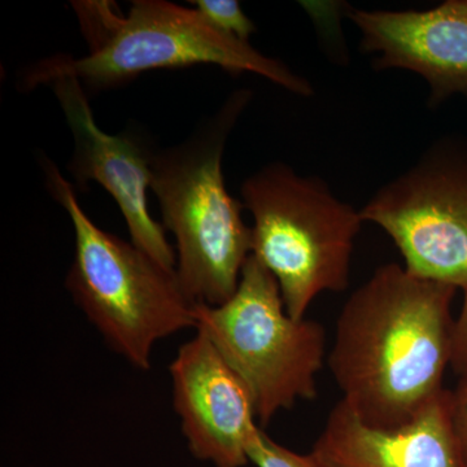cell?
Wrapping results in <instances>:
<instances>
[{"label":"cell","instance_id":"7a4b0ae2","mask_svg":"<svg viewBox=\"0 0 467 467\" xmlns=\"http://www.w3.org/2000/svg\"><path fill=\"white\" fill-rule=\"evenodd\" d=\"M248 100L250 92H235L190 140L152 156L150 190L174 235L178 281L201 306L229 300L252 254L244 205L227 192L223 171L227 137Z\"/></svg>","mask_w":467,"mask_h":467},{"label":"cell","instance_id":"ba28073f","mask_svg":"<svg viewBox=\"0 0 467 467\" xmlns=\"http://www.w3.org/2000/svg\"><path fill=\"white\" fill-rule=\"evenodd\" d=\"M51 86L75 140L67 165L70 174L79 186L101 184L119 205L131 243L175 272V251L164 226L153 220L147 207L155 150L134 131L112 135L101 130L92 115L88 91L78 79L64 77Z\"/></svg>","mask_w":467,"mask_h":467},{"label":"cell","instance_id":"8fae6325","mask_svg":"<svg viewBox=\"0 0 467 467\" xmlns=\"http://www.w3.org/2000/svg\"><path fill=\"white\" fill-rule=\"evenodd\" d=\"M310 454L321 467H467L447 389L410 423L393 430L367 425L337 401Z\"/></svg>","mask_w":467,"mask_h":467},{"label":"cell","instance_id":"277c9868","mask_svg":"<svg viewBox=\"0 0 467 467\" xmlns=\"http://www.w3.org/2000/svg\"><path fill=\"white\" fill-rule=\"evenodd\" d=\"M252 220V254L275 276L285 310L306 318L322 292L348 288L359 211L318 177L270 162L241 187Z\"/></svg>","mask_w":467,"mask_h":467},{"label":"cell","instance_id":"52a82bcc","mask_svg":"<svg viewBox=\"0 0 467 467\" xmlns=\"http://www.w3.org/2000/svg\"><path fill=\"white\" fill-rule=\"evenodd\" d=\"M382 227L410 275L467 290V155L438 144L359 211Z\"/></svg>","mask_w":467,"mask_h":467},{"label":"cell","instance_id":"6da1fadb","mask_svg":"<svg viewBox=\"0 0 467 467\" xmlns=\"http://www.w3.org/2000/svg\"><path fill=\"white\" fill-rule=\"evenodd\" d=\"M456 292L389 263L346 301L327 364L342 400L367 425H408L444 392Z\"/></svg>","mask_w":467,"mask_h":467},{"label":"cell","instance_id":"8992f818","mask_svg":"<svg viewBox=\"0 0 467 467\" xmlns=\"http://www.w3.org/2000/svg\"><path fill=\"white\" fill-rule=\"evenodd\" d=\"M196 324L247 384L263 429L279 411L317 398L325 327L288 315L275 276L254 254L229 300L217 306L198 304Z\"/></svg>","mask_w":467,"mask_h":467},{"label":"cell","instance_id":"30bf717a","mask_svg":"<svg viewBox=\"0 0 467 467\" xmlns=\"http://www.w3.org/2000/svg\"><path fill=\"white\" fill-rule=\"evenodd\" d=\"M359 47L376 55L377 69H404L425 78L430 104L467 95V0L426 11L352 9Z\"/></svg>","mask_w":467,"mask_h":467},{"label":"cell","instance_id":"2e32d148","mask_svg":"<svg viewBox=\"0 0 467 467\" xmlns=\"http://www.w3.org/2000/svg\"><path fill=\"white\" fill-rule=\"evenodd\" d=\"M451 413L467 459V379H460L456 389H451Z\"/></svg>","mask_w":467,"mask_h":467},{"label":"cell","instance_id":"4fadbf2b","mask_svg":"<svg viewBox=\"0 0 467 467\" xmlns=\"http://www.w3.org/2000/svg\"><path fill=\"white\" fill-rule=\"evenodd\" d=\"M192 5L214 29L232 38L250 42L256 32V26L236 0H193Z\"/></svg>","mask_w":467,"mask_h":467},{"label":"cell","instance_id":"5bb4252c","mask_svg":"<svg viewBox=\"0 0 467 467\" xmlns=\"http://www.w3.org/2000/svg\"><path fill=\"white\" fill-rule=\"evenodd\" d=\"M248 457L256 467H321L312 454L297 453L284 447L261 427L252 439Z\"/></svg>","mask_w":467,"mask_h":467},{"label":"cell","instance_id":"5b68a950","mask_svg":"<svg viewBox=\"0 0 467 467\" xmlns=\"http://www.w3.org/2000/svg\"><path fill=\"white\" fill-rule=\"evenodd\" d=\"M217 66L230 73H254L285 90L310 97L313 86L290 67L261 54L250 42L218 32L195 8L165 0H134L115 33L86 57L43 58L26 70L20 88L30 91L64 77L86 91H103L158 69Z\"/></svg>","mask_w":467,"mask_h":467},{"label":"cell","instance_id":"9a60e30c","mask_svg":"<svg viewBox=\"0 0 467 467\" xmlns=\"http://www.w3.org/2000/svg\"><path fill=\"white\" fill-rule=\"evenodd\" d=\"M459 317L454 318L451 368L460 379H467V290Z\"/></svg>","mask_w":467,"mask_h":467},{"label":"cell","instance_id":"3957f363","mask_svg":"<svg viewBox=\"0 0 467 467\" xmlns=\"http://www.w3.org/2000/svg\"><path fill=\"white\" fill-rule=\"evenodd\" d=\"M41 165L48 192L75 230L67 291L110 349L140 370H150L156 343L196 328L198 304L187 296L177 272L95 225L51 160L43 158Z\"/></svg>","mask_w":467,"mask_h":467},{"label":"cell","instance_id":"7c38bea8","mask_svg":"<svg viewBox=\"0 0 467 467\" xmlns=\"http://www.w3.org/2000/svg\"><path fill=\"white\" fill-rule=\"evenodd\" d=\"M72 7L90 51L99 48L115 33L119 21L124 17L116 3L109 0L72 2Z\"/></svg>","mask_w":467,"mask_h":467},{"label":"cell","instance_id":"9c48e42d","mask_svg":"<svg viewBox=\"0 0 467 467\" xmlns=\"http://www.w3.org/2000/svg\"><path fill=\"white\" fill-rule=\"evenodd\" d=\"M173 407L195 459L216 467H244L260 429L247 384L202 331L178 349L169 368ZM263 429V427H261Z\"/></svg>","mask_w":467,"mask_h":467}]
</instances>
